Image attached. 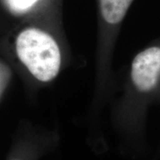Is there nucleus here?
<instances>
[{
	"instance_id": "nucleus-1",
	"label": "nucleus",
	"mask_w": 160,
	"mask_h": 160,
	"mask_svg": "<svg viewBox=\"0 0 160 160\" xmlns=\"http://www.w3.org/2000/svg\"><path fill=\"white\" fill-rule=\"evenodd\" d=\"M16 51L20 62L40 82H51L59 75L62 64L61 48L45 30L30 27L22 31L16 39Z\"/></svg>"
},
{
	"instance_id": "nucleus-2",
	"label": "nucleus",
	"mask_w": 160,
	"mask_h": 160,
	"mask_svg": "<svg viewBox=\"0 0 160 160\" xmlns=\"http://www.w3.org/2000/svg\"><path fill=\"white\" fill-rule=\"evenodd\" d=\"M134 0H97L98 37L97 72L102 77L108 73L119 32Z\"/></svg>"
},
{
	"instance_id": "nucleus-3",
	"label": "nucleus",
	"mask_w": 160,
	"mask_h": 160,
	"mask_svg": "<svg viewBox=\"0 0 160 160\" xmlns=\"http://www.w3.org/2000/svg\"><path fill=\"white\" fill-rule=\"evenodd\" d=\"M131 97H139L140 105L157 98L160 88V38L139 51L129 72Z\"/></svg>"
},
{
	"instance_id": "nucleus-4",
	"label": "nucleus",
	"mask_w": 160,
	"mask_h": 160,
	"mask_svg": "<svg viewBox=\"0 0 160 160\" xmlns=\"http://www.w3.org/2000/svg\"><path fill=\"white\" fill-rule=\"evenodd\" d=\"M39 0H7L12 10L19 13H26L33 8Z\"/></svg>"
},
{
	"instance_id": "nucleus-5",
	"label": "nucleus",
	"mask_w": 160,
	"mask_h": 160,
	"mask_svg": "<svg viewBox=\"0 0 160 160\" xmlns=\"http://www.w3.org/2000/svg\"><path fill=\"white\" fill-rule=\"evenodd\" d=\"M156 99H157V101L160 102V88L159 89V91H158V93H157V98H156Z\"/></svg>"
}]
</instances>
